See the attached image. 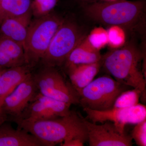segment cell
I'll use <instances>...</instances> for the list:
<instances>
[{
  "label": "cell",
  "instance_id": "cell-1",
  "mask_svg": "<svg viewBox=\"0 0 146 146\" xmlns=\"http://www.w3.org/2000/svg\"><path fill=\"white\" fill-rule=\"evenodd\" d=\"M145 11L144 1L94 2L84 6L86 16L93 21L109 27L118 26L130 31L144 30Z\"/></svg>",
  "mask_w": 146,
  "mask_h": 146
},
{
  "label": "cell",
  "instance_id": "cell-2",
  "mask_svg": "<svg viewBox=\"0 0 146 146\" xmlns=\"http://www.w3.org/2000/svg\"><path fill=\"white\" fill-rule=\"evenodd\" d=\"M143 54L135 43L130 42L102 56L101 64L115 80L142 92L146 99V76L140 68Z\"/></svg>",
  "mask_w": 146,
  "mask_h": 146
},
{
  "label": "cell",
  "instance_id": "cell-3",
  "mask_svg": "<svg viewBox=\"0 0 146 146\" xmlns=\"http://www.w3.org/2000/svg\"><path fill=\"white\" fill-rule=\"evenodd\" d=\"M14 121L19 128L34 135L44 146H54L73 138L88 140L87 130L82 116L74 111L63 117L45 121Z\"/></svg>",
  "mask_w": 146,
  "mask_h": 146
},
{
  "label": "cell",
  "instance_id": "cell-4",
  "mask_svg": "<svg viewBox=\"0 0 146 146\" xmlns=\"http://www.w3.org/2000/svg\"><path fill=\"white\" fill-rule=\"evenodd\" d=\"M63 21L57 15L49 13L31 22L23 45L27 65L33 67L41 60Z\"/></svg>",
  "mask_w": 146,
  "mask_h": 146
},
{
  "label": "cell",
  "instance_id": "cell-5",
  "mask_svg": "<svg viewBox=\"0 0 146 146\" xmlns=\"http://www.w3.org/2000/svg\"><path fill=\"white\" fill-rule=\"evenodd\" d=\"M126 86L111 77L102 76L77 92L79 103L83 108L93 110L111 109L118 96L125 91Z\"/></svg>",
  "mask_w": 146,
  "mask_h": 146
},
{
  "label": "cell",
  "instance_id": "cell-6",
  "mask_svg": "<svg viewBox=\"0 0 146 146\" xmlns=\"http://www.w3.org/2000/svg\"><path fill=\"white\" fill-rule=\"evenodd\" d=\"M85 37L76 24L64 21L41 60L43 65L52 67L62 65Z\"/></svg>",
  "mask_w": 146,
  "mask_h": 146
},
{
  "label": "cell",
  "instance_id": "cell-7",
  "mask_svg": "<svg viewBox=\"0 0 146 146\" xmlns=\"http://www.w3.org/2000/svg\"><path fill=\"white\" fill-rule=\"evenodd\" d=\"M33 76L38 92L43 96L70 105L79 103L76 91L54 67L45 66Z\"/></svg>",
  "mask_w": 146,
  "mask_h": 146
},
{
  "label": "cell",
  "instance_id": "cell-8",
  "mask_svg": "<svg viewBox=\"0 0 146 146\" xmlns=\"http://www.w3.org/2000/svg\"><path fill=\"white\" fill-rule=\"evenodd\" d=\"M87 118L91 122L102 123L111 122L121 133H125V129L128 124H136L146 119V107L141 104L127 108L112 107L105 110H96L83 108Z\"/></svg>",
  "mask_w": 146,
  "mask_h": 146
},
{
  "label": "cell",
  "instance_id": "cell-9",
  "mask_svg": "<svg viewBox=\"0 0 146 146\" xmlns=\"http://www.w3.org/2000/svg\"><path fill=\"white\" fill-rule=\"evenodd\" d=\"M71 105L45 96L38 92L21 117L15 120L32 122L45 121L63 117L71 110Z\"/></svg>",
  "mask_w": 146,
  "mask_h": 146
},
{
  "label": "cell",
  "instance_id": "cell-10",
  "mask_svg": "<svg viewBox=\"0 0 146 146\" xmlns=\"http://www.w3.org/2000/svg\"><path fill=\"white\" fill-rule=\"evenodd\" d=\"M87 130L90 146H131L133 145L130 135L120 133L113 123L106 121L97 125L82 116Z\"/></svg>",
  "mask_w": 146,
  "mask_h": 146
},
{
  "label": "cell",
  "instance_id": "cell-11",
  "mask_svg": "<svg viewBox=\"0 0 146 146\" xmlns=\"http://www.w3.org/2000/svg\"><path fill=\"white\" fill-rule=\"evenodd\" d=\"M38 93L33 75L21 82L5 98L0 111L7 118L20 117L29 104Z\"/></svg>",
  "mask_w": 146,
  "mask_h": 146
},
{
  "label": "cell",
  "instance_id": "cell-12",
  "mask_svg": "<svg viewBox=\"0 0 146 146\" xmlns=\"http://www.w3.org/2000/svg\"><path fill=\"white\" fill-rule=\"evenodd\" d=\"M31 9L21 16L7 18L0 25V36L18 42L23 46L31 23Z\"/></svg>",
  "mask_w": 146,
  "mask_h": 146
},
{
  "label": "cell",
  "instance_id": "cell-13",
  "mask_svg": "<svg viewBox=\"0 0 146 146\" xmlns=\"http://www.w3.org/2000/svg\"><path fill=\"white\" fill-rule=\"evenodd\" d=\"M0 146H44L34 135L4 123L0 125Z\"/></svg>",
  "mask_w": 146,
  "mask_h": 146
},
{
  "label": "cell",
  "instance_id": "cell-14",
  "mask_svg": "<svg viewBox=\"0 0 146 146\" xmlns=\"http://www.w3.org/2000/svg\"><path fill=\"white\" fill-rule=\"evenodd\" d=\"M27 65L23 46L0 36V68L4 69Z\"/></svg>",
  "mask_w": 146,
  "mask_h": 146
},
{
  "label": "cell",
  "instance_id": "cell-15",
  "mask_svg": "<svg viewBox=\"0 0 146 146\" xmlns=\"http://www.w3.org/2000/svg\"><path fill=\"white\" fill-rule=\"evenodd\" d=\"M31 67L24 65L5 69L0 77V108L5 98L22 82L31 75Z\"/></svg>",
  "mask_w": 146,
  "mask_h": 146
},
{
  "label": "cell",
  "instance_id": "cell-16",
  "mask_svg": "<svg viewBox=\"0 0 146 146\" xmlns=\"http://www.w3.org/2000/svg\"><path fill=\"white\" fill-rule=\"evenodd\" d=\"M102 58L100 51L94 49L85 36L72 51L65 63L68 68L75 65L97 63L100 61Z\"/></svg>",
  "mask_w": 146,
  "mask_h": 146
},
{
  "label": "cell",
  "instance_id": "cell-17",
  "mask_svg": "<svg viewBox=\"0 0 146 146\" xmlns=\"http://www.w3.org/2000/svg\"><path fill=\"white\" fill-rule=\"evenodd\" d=\"M101 66V60L97 63L75 65L68 68L72 86L77 93L94 79Z\"/></svg>",
  "mask_w": 146,
  "mask_h": 146
},
{
  "label": "cell",
  "instance_id": "cell-18",
  "mask_svg": "<svg viewBox=\"0 0 146 146\" xmlns=\"http://www.w3.org/2000/svg\"><path fill=\"white\" fill-rule=\"evenodd\" d=\"M31 0L0 1V25L7 18L23 15L30 10Z\"/></svg>",
  "mask_w": 146,
  "mask_h": 146
},
{
  "label": "cell",
  "instance_id": "cell-19",
  "mask_svg": "<svg viewBox=\"0 0 146 146\" xmlns=\"http://www.w3.org/2000/svg\"><path fill=\"white\" fill-rule=\"evenodd\" d=\"M142 97V92L138 89L125 90L118 96L113 107L123 108L132 107L139 103V100Z\"/></svg>",
  "mask_w": 146,
  "mask_h": 146
},
{
  "label": "cell",
  "instance_id": "cell-20",
  "mask_svg": "<svg viewBox=\"0 0 146 146\" xmlns=\"http://www.w3.org/2000/svg\"><path fill=\"white\" fill-rule=\"evenodd\" d=\"M86 38L89 44L98 51L103 48L108 44L107 30L102 27L93 29Z\"/></svg>",
  "mask_w": 146,
  "mask_h": 146
},
{
  "label": "cell",
  "instance_id": "cell-21",
  "mask_svg": "<svg viewBox=\"0 0 146 146\" xmlns=\"http://www.w3.org/2000/svg\"><path fill=\"white\" fill-rule=\"evenodd\" d=\"M108 36V45L113 49L119 48L126 43L124 29L118 26H111L107 30Z\"/></svg>",
  "mask_w": 146,
  "mask_h": 146
},
{
  "label": "cell",
  "instance_id": "cell-22",
  "mask_svg": "<svg viewBox=\"0 0 146 146\" xmlns=\"http://www.w3.org/2000/svg\"><path fill=\"white\" fill-rule=\"evenodd\" d=\"M57 0H33L31 9L32 13L36 17L46 16L54 8Z\"/></svg>",
  "mask_w": 146,
  "mask_h": 146
},
{
  "label": "cell",
  "instance_id": "cell-23",
  "mask_svg": "<svg viewBox=\"0 0 146 146\" xmlns=\"http://www.w3.org/2000/svg\"><path fill=\"white\" fill-rule=\"evenodd\" d=\"M131 136L137 145L146 146V119L136 124Z\"/></svg>",
  "mask_w": 146,
  "mask_h": 146
},
{
  "label": "cell",
  "instance_id": "cell-24",
  "mask_svg": "<svg viewBox=\"0 0 146 146\" xmlns=\"http://www.w3.org/2000/svg\"><path fill=\"white\" fill-rule=\"evenodd\" d=\"M85 140L79 138H73L67 139L61 143L62 146H84Z\"/></svg>",
  "mask_w": 146,
  "mask_h": 146
},
{
  "label": "cell",
  "instance_id": "cell-25",
  "mask_svg": "<svg viewBox=\"0 0 146 146\" xmlns=\"http://www.w3.org/2000/svg\"><path fill=\"white\" fill-rule=\"evenodd\" d=\"M8 120V118L5 115H3L0 111V125Z\"/></svg>",
  "mask_w": 146,
  "mask_h": 146
},
{
  "label": "cell",
  "instance_id": "cell-26",
  "mask_svg": "<svg viewBox=\"0 0 146 146\" xmlns=\"http://www.w3.org/2000/svg\"><path fill=\"white\" fill-rule=\"evenodd\" d=\"M78 1L81 2H90L91 3L94 2V0H78Z\"/></svg>",
  "mask_w": 146,
  "mask_h": 146
},
{
  "label": "cell",
  "instance_id": "cell-27",
  "mask_svg": "<svg viewBox=\"0 0 146 146\" xmlns=\"http://www.w3.org/2000/svg\"><path fill=\"white\" fill-rule=\"evenodd\" d=\"M5 69H3V68H0V77L1 75L2 74L4 70Z\"/></svg>",
  "mask_w": 146,
  "mask_h": 146
},
{
  "label": "cell",
  "instance_id": "cell-28",
  "mask_svg": "<svg viewBox=\"0 0 146 146\" xmlns=\"http://www.w3.org/2000/svg\"><path fill=\"white\" fill-rule=\"evenodd\" d=\"M106 1H116V0H104Z\"/></svg>",
  "mask_w": 146,
  "mask_h": 146
},
{
  "label": "cell",
  "instance_id": "cell-29",
  "mask_svg": "<svg viewBox=\"0 0 146 146\" xmlns=\"http://www.w3.org/2000/svg\"><path fill=\"white\" fill-rule=\"evenodd\" d=\"M0 1H1V0H0Z\"/></svg>",
  "mask_w": 146,
  "mask_h": 146
}]
</instances>
